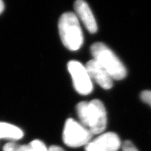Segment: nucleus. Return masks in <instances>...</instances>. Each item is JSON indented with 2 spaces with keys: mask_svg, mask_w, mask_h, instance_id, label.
I'll list each match as a JSON object with an SVG mask.
<instances>
[{
  "mask_svg": "<svg viewBox=\"0 0 151 151\" xmlns=\"http://www.w3.org/2000/svg\"><path fill=\"white\" fill-rule=\"evenodd\" d=\"M76 112L81 123L92 135L99 134L104 131L107 123L104 105L99 99L81 101L76 106Z\"/></svg>",
  "mask_w": 151,
  "mask_h": 151,
  "instance_id": "obj_1",
  "label": "nucleus"
},
{
  "mask_svg": "<svg viewBox=\"0 0 151 151\" xmlns=\"http://www.w3.org/2000/svg\"><path fill=\"white\" fill-rule=\"evenodd\" d=\"M93 60L102 67L115 80L125 78L127 71L122 62L106 45L101 42L94 43L90 48Z\"/></svg>",
  "mask_w": 151,
  "mask_h": 151,
  "instance_id": "obj_2",
  "label": "nucleus"
},
{
  "mask_svg": "<svg viewBox=\"0 0 151 151\" xmlns=\"http://www.w3.org/2000/svg\"><path fill=\"white\" fill-rule=\"evenodd\" d=\"M58 29L62 42L66 48L75 51L82 46L83 35L75 14L67 12L62 14L58 22Z\"/></svg>",
  "mask_w": 151,
  "mask_h": 151,
  "instance_id": "obj_3",
  "label": "nucleus"
},
{
  "mask_svg": "<svg viewBox=\"0 0 151 151\" xmlns=\"http://www.w3.org/2000/svg\"><path fill=\"white\" fill-rule=\"evenodd\" d=\"M92 136L91 132L82 124L69 118L65 124L62 139L67 146L78 148L87 146L91 141Z\"/></svg>",
  "mask_w": 151,
  "mask_h": 151,
  "instance_id": "obj_4",
  "label": "nucleus"
},
{
  "mask_svg": "<svg viewBox=\"0 0 151 151\" xmlns=\"http://www.w3.org/2000/svg\"><path fill=\"white\" fill-rule=\"evenodd\" d=\"M67 68L72 78L73 87L77 92L82 95H88L91 93L93 85L86 66L76 60H71L68 63Z\"/></svg>",
  "mask_w": 151,
  "mask_h": 151,
  "instance_id": "obj_5",
  "label": "nucleus"
},
{
  "mask_svg": "<svg viewBox=\"0 0 151 151\" xmlns=\"http://www.w3.org/2000/svg\"><path fill=\"white\" fill-rule=\"evenodd\" d=\"M121 146L120 139L116 133L102 134L86 146V151H118Z\"/></svg>",
  "mask_w": 151,
  "mask_h": 151,
  "instance_id": "obj_6",
  "label": "nucleus"
},
{
  "mask_svg": "<svg viewBox=\"0 0 151 151\" xmlns=\"http://www.w3.org/2000/svg\"><path fill=\"white\" fill-rule=\"evenodd\" d=\"M86 67L89 73L90 78L105 90L113 87V78L104 68L94 60L87 62Z\"/></svg>",
  "mask_w": 151,
  "mask_h": 151,
  "instance_id": "obj_7",
  "label": "nucleus"
},
{
  "mask_svg": "<svg viewBox=\"0 0 151 151\" xmlns=\"http://www.w3.org/2000/svg\"><path fill=\"white\" fill-rule=\"evenodd\" d=\"M74 9L76 15L81 19L86 29L92 34L97 32V22L88 4L83 0H78L74 3Z\"/></svg>",
  "mask_w": 151,
  "mask_h": 151,
  "instance_id": "obj_8",
  "label": "nucleus"
},
{
  "mask_svg": "<svg viewBox=\"0 0 151 151\" xmlns=\"http://www.w3.org/2000/svg\"><path fill=\"white\" fill-rule=\"evenodd\" d=\"M3 151H48L45 143L41 140H33L27 145L17 144L9 142L4 145Z\"/></svg>",
  "mask_w": 151,
  "mask_h": 151,
  "instance_id": "obj_9",
  "label": "nucleus"
},
{
  "mask_svg": "<svg viewBox=\"0 0 151 151\" xmlns=\"http://www.w3.org/2000/svg\"><path fill=\"white\" fill-rule=\"evenodd\" d=\"M24 136L20 128L8 122H0V139H4L10 141H17Z\"/></svg>",
  "mask_w": 151,
  "mask_h": 151,
  "instance_id": "obj_10",
  "label": "nucleus"
},
{
  "mask_svg": "<svg viewBox=\"0 0 151 151\" xmlns=\"http://www.w3.org/2000/svg\"><path fill=\"white\" fill-rule=\"evenodd\" d=\"M141 98L145 103L148 104L151 106V91L145 90L142 92L141 94Z\"/></svg>",
  "mask_w": 151,
  "mask_h": 151,
  "instance_id": "obj_11",
  "label": "nucleus"
},
{
  "mask_svg": "<svg viewBox=\"0 0 151 151\" xmlns=\"http://www.w3.org/2000/svg\"><path fill=\"white\" fill-rule=\"evenodd\" d=\"M122 151H139L130 141H125L122 146Z\"/></svg>",
  "mask_w": 151,
  "mask_h": 151,
  "instance_id": "obj_12",
  "label": "nucleus"
},
{
  "mask_svg": "<svg viewBox=\"0 0 151 151\" xmlns=\"http://www.w3.org/2000/svg\"><path fill=\"white\" fill-rule=\"evenodd\" d=\"M48 151H65L63 148L58 146H51L48 148Z\"/></svg>",
  "mask_w": 151,
  "mask_h": 151,
  "instance_id": "obj_13",
  "label": "nucleus"
},
{
  "mask_svg": "<svg viewBox=\"0 0 151 151\" xmlns=\"http://www.w3.org/2000/svg\"><path fill=\"white\" fill-rule=\"evenodd\" d=\"M4 10V4L2 1L0 0V14L3 12Z\"/></svg>",
  "mask_w": 151,
  "mask_h": 151,
  "instance_id": "obj_14",
  "label": "nucleus"
}]
</instances>
